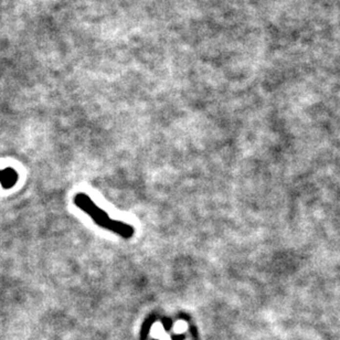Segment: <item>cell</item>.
<instances>
[{"mask_svg": "<svg viewBox=\"0 0 340 340\" xmlns=\"http://www.w3.org/2000/svg\"><path fill=\"white\" fill-rule=\"evenodd\" d=\"M17 179H18V175L14 169L7 168L5 170H0V184L2 185L3 188H10L16 184Z\"/></svg>", "mask_w": 340, "mask_h": 340, "instance_id": "2", "label": "cell"}, {"mask_svg": "<svg viewBox=\"0 0 340 340\" xmlns=\"http://www.w3.org/2000/svg\"><path fill=\"white\" fill-rule=\"evenodd\" d=\"M74 203L81 210L91 216L92 220L101 228L109 230L124 239H130L135 233V229L128 223L110 219L104 210L97 207L92 199L85 193H78L74 198Z\"/></svg>", "mask_w": 340, "mask_h": 340, "instance_id": "1", "label": "cell"}]
</instances>
